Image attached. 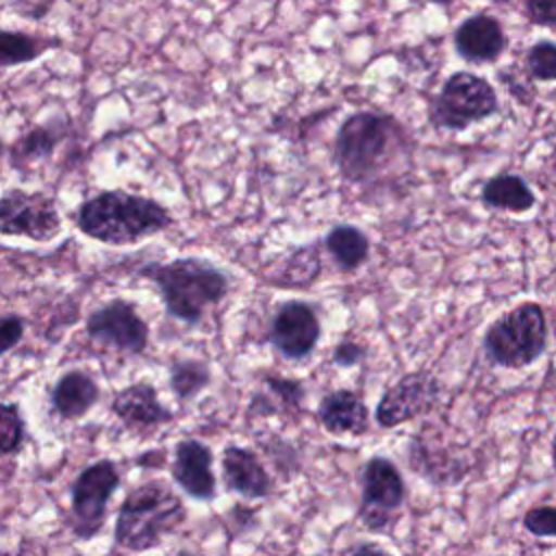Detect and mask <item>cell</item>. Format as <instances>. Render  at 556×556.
I'll return each instance as SVG.
<instances>
[{
    "instance_id": "cell-17",
    "label": "cell",
    "mask_w": 556,
    "mask_h": 556,
    "mask_svg": "<svg viewBox=\"0 0 556 556\" xmlns=\"http://www.w3.org/2000/svg\"><path fill=\"white\" fill-rule=\"evenodd\" d=\"M111 413L128 430H154L174 419V413L159 400L156 387L146 380L122 387L111 400Z\"/></svg>"
},
{
    "instance_id": "cell-29",
    "label": "cell",
    "mask_w": 556,
    "mask_h": 556,
    "mask_svg": "<svg viewBox=\"0 0 556 556\" xmlns=\"http://www.w3.org/2000/svg\"><path fill=\"white\" fill-rule=\"evenodd\" d=\"M521 526L536 539H556V504H534L523 517Z\"/></svg>"
},
{
    "instance_id": "cell-10",
    "label": "cell",
    "mask_w": 556,
    "mask_h": 556,
    "mask_svg": "<svg viewBox=\"0 0 556 556\" xmlns=\"http://www.w3.org/2000/svg\"><path fill=\"white\" fill-rule=\"evenodd\" d=\"M265 339L280 358L289 363L306 361L321 339L317 304L302 298L278 302L271 311Z\"/></svg>"
},
{
    "instance_id": "cell-9",
    "label": "cell",
    "mask_w": 556,
    "mask_h": 556,
    "mask_svg": "<svg viewBox=\"0 0 556 556\" xmlns=\"http://www.w3.org/2000/svg\"><path fill=\"white\" fill-rule=\"evenodd\" d=\"M63 230L56 200L46 191L7 189L0 195V235L48 243Z\"/></svg>"
},
{
    "instance_id": "cell-19",
    "label": "cell",
    "mask_w": 556,
    "mask_h": 556,
    "mask_svg": "<svg viewBox=\"0 0 556 556\" xmlns=\"http://www.w3.org/2000/svg\"><path fill=\"white\" fill-rule=\"evenodd\" d=\"M100 400V384L87 369H67L50 387L48 402L63 421L83 419Z\"/></svg>"
},
{
    "instance_id": "cell-8",
    "label": "cell",
    "mask_w": 556,
    "mask_h": 556,
    "mask_svg": "<svg viewBox=\"0 0 556 556\" xmlns=\"http://www.w3.org/2000/svg\"><path fill=\"white\" fill-rule=\"evenodd\" d=\"M122 486V476L111 458L89 463L70 484V530L78 541L100 534L109 517V502Z\"/></svg>"
},
{
    "instance_id": "cell-16",
    "label": "cell",
    "mask_w": 556,
    "mask_h": 556,
    "mask_svg": "<svg viewBox=\"0 0 556 556\" xmlns=\"http://www.w3.org/2000/svg\"><path fill=\"white\" fill-rule=\"evenodd\" d=\"M219 465L222 482L228 493L243 500H267L274 493V478L254 450L228 443L222 450Z\"/></svg>"
},
{
    "instance_id": "cell-18",
    "label": "cell",
    "mask_w": 556,
    "mask_h": 556,
    "mask_svg": "<svg viewBox=\"0 0 556 556\" xmlns=\"http://www.w3.org/2000/svg\"><path fill=\"white\" fill-rule=\"evenodd\" d=\"M315 417L332 437H363L371 426L367 402L358 391L348 387H339L321 395Z\"/></svg>"
},
{
    "instance_id": "cell-37",
    "label": "cell",
    "mask_w": 556,
    "mask_h": 556,
    "mask_svg": "<svg viewBox=\"0 0 556 556\" xmlns=\"http://www.w3.org/2000/svg\"><path fill=\"white\" fill-rule=\"evenodd\" d=\"M489 2H493V4H508V0H489Z\"/></svg>"
},
{
    "instance_id": "cell-24",
    "label": "cell",
    "mask_w": 556,
    "mask_h": 556,
    "mask_svg": "<svg viewBox=\"0 0 556 556\" xmlns=\"http://www.w3.org/2000/svg\"><path fill=\"white\" fill-rule=\"evenodd\" d=\"M213 382V369L202 358H176L169 365L167 384L172 395L180 402H193L200 393H204Z\"/></svg>"
},
{
    "instance_id": "cell-15",
    "label": "cell",
    "mask_w": 556,
    "mask_h": 556,
    "mask_svg": "<svg viewBox=\"0 0 556 556\" xmlns=\"http://www.w3.org/2000/svg\"><path fill=\"white\" fill-rule=\"evenodd\" d=\"M452 46L465 63L489 65L502 59L508 48V37L502 22L493 13L478 11L456 24Z\"/></svg>"
},
{
    "instance_id": "cell-32",
    "label": "cell",
    "mask_w": 556,
    "mask_h": 556,
    "mask_svg": "<svg viewBox=\"0 0 556 556\" xmlns=\"http://www.w3.org/2000/svg\"><path fill=\"white\" fill-rule=\"evenodd\" d=\"M526 20L541 28H556V0H526Z\"/></svg>"
},
{
    "instance_id": "cell-7",
    "label": "cell",
    "mask_w": 556,
    "mask_h": 556,
    "mask_svg": "<svg viewBox=\"0 0 556 556\" xmlns=\"http://www.w3.org/2000/svg\"><path fill=\"white\" fill-rule=\"evenodd\" d=\"M406 482L400 467L382 456L374 454L361 469V500L356 506L358 523L374 534L389 532L406 504Z\"/></svg>"
},
{
    "instance_id": "cell-21",
    "label": "cell",
    "mask_w": 556,
    "mask_h": 556,
    "mask_svg": "<svg viewBox=\"0 0 556 556\" xmlns=\"http://www.w3.org/2000/svg\"><path fill=\"white\" fill-rule=\"evenodd\" d=\"M67 130H70V122L65 117H50L43 124L30 126L9 148L11 165L24 167V165H33L50 159L67 137Z\"/></svg>"
},
{
    "instance_id": "cell-6",
    "label": "cell",
    "mask_w": 556,
    "mask_h": 556,
    "mask_svg": "<svg viewBox=\"0 0 556 556\" xmlns=\"http://www.w3.org/2000/svg\"><path fill=\"white\" fill-rule=\"evenodd\" d=\"M497 113L500 98L493 83L467 70L450 74L428 104L430 126L450 132H463Z\"/></svg>"
},
{
    "instance_id": "cell-38",
    "label": "cell",
    "mask_w": 556,
    "mask_h": 556,
    "mask_svg": "<svg viewBox=\"0 0 556 556\" xmlns=\"http://www.w3.org/2000/svg\"><path fill=\"white\" fill-rule=\"evenodd\" d=\"M2 150H4V143H2V139H0V156H2Z\"/></svg>"
},
{
    "instance_id": "cell-14",
    "label": "cell",
    "mask_w": 556,
    "mask_h": 556,
    "mask_svg": "<svg viewBox=\"0 0 556 556\" xmlns=\"http://www.w3.org/2000/svg\"><path fill=\"white\" fill-rule=\"evenodd\" d=\"M213 460V450L204 441L193 437L180 439L174 445L169 465L174 484L193 502H213L217 497Z\"/></svg>"
},
{
    "instance_id": "cell-33",
    "label": "cell",
    "mask_w": 556,
    "mask_h": 556,
    "mask_svg": "<svg viewBox=\"0 0 556 556\" xmlns=\"http://www.w3.org/2000/svg\"><path fill=\"white\" fill-rule=\"evenodd\" d=\"M350 556H391L382 545L374 543V541H361L352 547Z\"/></svg>"
},
{
    "instance_id": "cell-13",
    "label": "cell",
    "mask_w": 556,
    "mask_h": 556,
    "mask_svg": "<svg viewBox=\"0 0 556 556\" xmlns=\"http://www.w3.org/2000/svg\"><path fill=\"white\" fill-rule=\"evenodd\" d=\"M408 463L415 473L424 476L437 486H452L465 480L473 460L465 445L445 441V432L434 428L419 430L408 443Z\"/></svg>"
},
{
    "instance_id": "cell-5",
    "label": "cell",
    "mask_w": 556,
    "mask_h": 556,
    "mask_svg": "<svg viewBox=\"0 0 556 556\" xmlns=\"http://www.w3.org/2000/svg\"><path fill=\"white\" fill-rule=\"evenodd\" d=\"M549 343L545 308L523 300L497 315L482 332V354L491 367L523 369L534 365Z\"/></svg>"
},
{
    "instance_id": "cell-20",
    "label": "cell",
    "mask_w": 556,
    "mask_h": 556,
    "mask_svg": "<svg viewBox=\"0 0 556 556\" xmlns=\"http://www.w3.org/2000/svg\"><path fill=\"white\" fill-rule=\"evenodd\" d=\"M263 389L250 400V417H274V415H298L302 413L306 389L298 378L282 376L278 371L261 374Z\"/></svg>"
},
{
    "instance_id": "cell-26",
    "label": "cell",
    "mask_w": 556,
    "mask_h": 556,
    "mask_svg": "<svg viewBox=\"0 0 556 556\" xmlns=\"http://www.w3.org/2000/svg\"><path fill=\"white\" fill-rule=\"evenodd\" d=\"M52 48V39L30 35L26 30L0 28V70L26 65L43 56Z\"/></svg>"
},
{
    "instance_id": "cell-25",
    "label": "cell",
    "mask_w": 556,
    "mask_h": 556,
    "mask_svg": "<svg viewBox=\"0 0 556 556\" xmlns=\"http://www.w3.org/2000/svg\"><path fill=\"white\" fill-rule=\"evenodd\" d=\"M319 271H321V263H319L317 243H308V245L293 248L285 256V261L278 265V276L274 280L280 289H287V287L300 289V287L313 285Z\"/></svg>"
},
{
    "instance_id": "cell-31",
    "label": "cell",
    "mask_w": 556,
    "mask_h": 556,
    "mask_svg": "<svg viewBox=\"0 0 556 556\" xmlns=\"http://www.w3.org/2000/svg\"><path fill=\"white\" fill-rule=\"evenodd\" d=\"M26 319L17 313L0 315V356L9 354L24 339Z\"/></svg>"
},
{
    "instance_id": "cell-1",
    "label": "cell",
    "mask_w": 556,
    "mask_h": 556,
    "mask_svg": "<svg viewBox=\"0 0 556 556\" xmlns=\"http://www.w3.org/2000/svg\"><path fill=\"white\" fill-rule=\"evenodd\" d=\"M410 135L402 122L382 111H354L332 141V165L348 185H374L408 161Z\"/></svg>"
},
{
    "instance_id": "cell-30",
    "label": "cell",
    "mask_w": 556,
    "mask_h": 556,
    "mask_svg": "<svg viewBox=\"0 0 556 556\" xmlns=\"http://www.w3.org/2000/svg\"><path fill=\"white\" fill-rule=\"evenodd\" d=\"M367 356V348L365 343L356 341V339H343L339 343H334L332 352H330V361L334 367L339 369H352L356 365H361Z\"/></svg>"
},
{
    "instance_id": "cell-28",
    "label": "cell",
    "mask_w": 556,
    "mask_h": 556,
    "mask_svg": "<svg viewBox=\"0 0 556 556\" xmlns=\"http://www.w3.org/2000/svg\"><path fill=\"white\" fill-rule=\"evenodd\" d=\"M26 437V421L20 404L0 402V454L11 456L22 450Z\"/></svg>"
},
{
    "instance_id": "cell-36",
    "label": "cell",
    "mask_w": 556,
    "mask_h": 556,
    "mask_svg": "<svg viewBox=\"0 0 556 556\" xmlns=\"http://www.w3.org/2000/svg\"><path fill=\"white\" fill-rule=\"evenodd\" d=\"M174 556H206V554H195V552H187V549H180V552H176Z\"/></svg>"
},
{
    "instance_id": "cell-2",
    "label": "cell",
    "mask_w": 556,
    "mask_h": 556,
    "mask_svg": "<svg viewBox=\"0 0 556 556\" xmlns=\"http://www.w3.org/2000/svg\"><path fill=\"white\" fill-rule=\"evenodd\" d=\"M76 228L104 245H135L174 224L165 204L126 189H104L83 200L74 215Z\"/></svg>"
},
{
    "instance_id": "cell-12",
    "label": "cell",
    "mask_w": 556,
    "mask_h": 556,
    "mask_svg": "<svg viewBox=\"0 0 556 556\" xmlns=\"http://www.w3.org/2000/svg\"><path fill=\"white\" fill-rule=\"evenodd\" d=\"M85 330L89 339L128 356L143 354L150 341L148 321L141 317L135 302L126 298H111L96 306L85 319Z\"/></svg>"
},
{
    "instance_id": "cell-34",
    "label": "cell",
    "mask_w": 556,
    "mask_h": 556,
    "mask_svg": "<svg viewBox=\"0 0 556 556\" xmlns=\"http://www.w3.org/2000/svg\"><path fill=\"white\" fill-rule=\"evenodd\" d=\"M410 4H415V7H426V4H434V7H441V9H445V11H450L458 0H408Z\"/></svg>"
},
{
    "instance_id": "cell-27",
    "label": "cell",
    "mask_w": 556,
    "mask_h": 556,
    "mask_svg": "<svg viewBox=\"0 0 556 556\" xmlns=\"http://www.w3.org/2000/svg\"><path fill=\"white\" fill-rule=\"evenodd\" d=\"M523 72L534 83H556V41L532 43L523 54Z\"/></svg>"
},
{
    "instance_id": "cell-4",
    "label": "cell",
    "mask_w": 556,
    "mask_h": 556,
    "mask_svg": "<svg viewBox=\"0 0 556 556\" xmlns=\"http://www.w3.org/2000/svg\"><path fill=\"white\" fill-rule=\"evenodd\" d=\"M185 521V502L167 482L152 478L132 486L117 506L113 543L132 554L150 552L174 534Z\"/></svg>"
},
{
    "instance_id": "cell-3",
    "label": "cell",
    "mask_w": 556,
    "mask_h": 556,
    "mask_svg": "<svg viewBox=\"0 0 556 556\" xmlns=\"http://www.w3.org/2000/svg\"><path fill=\"white\" fill-rule=\"evenodd\" d=\"M139 276L156 287L165 313L187 326H198L206 311L228 295L232 285L224 267L202 256L146 263L139 267Z\"/></svg>"
},
{
    "instance_id": "cell-11",
    "label": "cell",
    "mask_w": 556,
    "mask_h": 556,
    "mask_svg": "<svg viewBox=\"0 0 556 556\" xmlns=\"http://www.w3.org/2000/svg\"><path fill=\"white\" fill-rule=\"evenodd\" d=\"M443 397L441 380L428 369H415L402 374L393 384L384 389L376 402L374 421L382 430L397 428L432 413Z\"/></svg>"
},
{
    "instance_id": "cell-22",
    "label": "cell",
    "mask_w": 556,
    "mask_h": 556,
    "mask_svg": "<svg viewBox=\"0 0 556 556\" xmlns=\"http://www.w3.org/2000/svg\"><path fill=\"white\" fill-rule=\"evenodd\" d=\"M324 250L330 256L332 265L341 274H354L358 271L371 254V239L369 235L356 226V224H334L330 230L324 235Z\"/></svg>"
},
{
    "instance_id": "cell-23",
    "label": "cell",
    "mask_w": 556,
    "mask_h": 556,
    "mask_svg": "<svg viewBox=\"0 0 556 556\" xmlns=\"http://www.w3.org/2000/svg\"><path fill=\"white\" fill-rule=\"evenodd\" d=\"M480 202L491 211L523 215L536 206V193L523 176L515 172H500L484 180Z\"/></svg>"
},
{
    "instance_id": "cell-35",
    "label": "cell",
    "mask_w": 556,
    "mask_h": 556,
    "mask_svg": "<svg viewBox=\"0 0 556 556\" xmlns=\"http://www.w3.org/2000/svg\"><path fill=\"white\" fill-rule=\"evenodd\" d=\"M549 456H552V467H554V471H556V432H554L552 443H549Z\"/></svg>"
}]
</instances>
